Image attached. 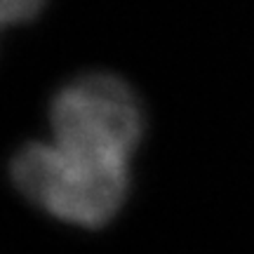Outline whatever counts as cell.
I'll use <instances>...</instances> for the list:
<instances>
[{
	"mask_svg": "<svg viewBox=\"0 0 254 254\" xmlns=\"http://www.w3.org/2000/svg\"><path fill=\"white\" fill-rule=\"evenodd\" d=\"M129 160L62 141H31L12 160L21 195L57 219L101 226L120 209L129 189Z\"/></svg>",
	"mask_w": 254,
	"mask_h": 254,
	"instance_id": "cell-1",
	"label": "cell"
},
{
	"mask_svg": "<svg viewBox=\"0 0 254 254\" xmlns=\"http://www.w3.org/2000/svg\"><path fill=\"white\" fill-rule=\"evenodd\" d=\"M134 92L113 75H87L66 85L52 104V129L62 144L125 158L141 139Z\"/></svg>",
	"mask_w": 254,
	"mask_h": 254,
	"instance_id": "cell-2",
	"label": "cell"
},
{
	"mask_svg": "<svg viewBox=\"0 0 254 254\" xmlns=\"http://www.w3.org/2000/svg\"><path fill=\"white\" fill-rule=\"evenodd\" d=\"M43 2L45 0H0V28L33 19Z\"/></svg>",
	"mask_w": 254,
	"mask_h": 254,
	"instance_id": "cell-3",
	"label": "cell"
}]
</instances>
